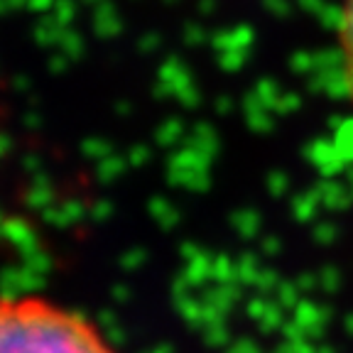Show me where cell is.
I'll use <instances>...</instances> for the list:
<instances>
[{
  "label": "cell",
  "mask_w": 353,
  "mask_h": 353,
  "mask_svg": "<svg viewBox=\"0 0 353 353\" xmlns=\"http://www.w3.org/2000/svg\"><path fill=\"white\" fill-rule=\"evenodd\" d=\"M0 353H116L86 316L44 297L0 294Z\"/></svg>",
  "instance_id": "obj_1"
},
{
  "label": "cell",
  "mask_w": 353,
  "mask_h": 353,
  "mask_svg": "<svg viewBox=\"0 0 353 353\" xmlns=\"http://www.w3.org/2000/svg\"><path fill=\"white\" fill-rule=\"evenodd\" d=\"M339 47H341L343 79L348 94L353 99V0L341 3V20H339Z\"/></svg>",
  "instance_id": "obj_2"
}]
</instances>
